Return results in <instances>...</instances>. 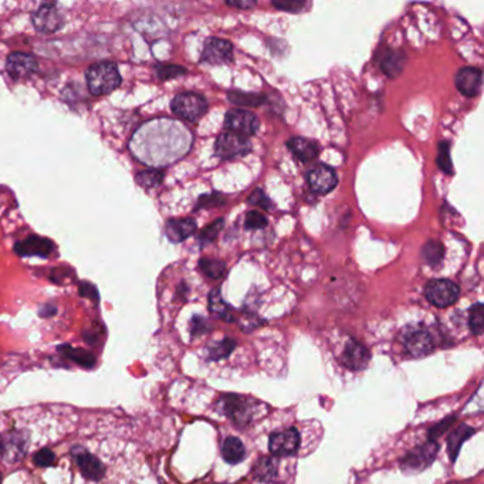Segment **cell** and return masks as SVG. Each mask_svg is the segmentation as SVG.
I'll list each match as a JSON object with an SVG mask.
<instances>
[{
	"label": "cell",
	"instance_id": "obj_27",
	"mask_svg": "<svg viewBox=\"0 0 484 484\" xmlns=\"http://www.w3.org/2000/svg\"><path fill=\"white\" fill-rule=\"evenodd\" d=\"M422 257H424L425 263H428L432 267L441 264V262L445 257L443 244L438 240H429L422 249Z\"/></svg>",
	"mask_w": 484,
	"mask_h": 484
},
{
	"label": "cell",
	"instance_id": "obj_23",
	"mask_svg": "<svg viewBox=\"0 0 484 484\" xmlns=\"http://www.w3.org/2000/svg\"><path fill=\"white\" fill-rule=\"evenodd\" d=\"M475 435V429L469 428L468 425H461L458 426L449 436L448 439V453L452 462H456L458 455L462 449V445L472 436Z\"/></svg>",
	"mask_w": 484,
	"mask_h": 484
},
{
	"label": "cell",
	"instance_id": "obj_45",
	"mask_svg": "<svg viewBox=\"0 0 484 484\" xmlns=\"http://www.w3.org/2000/svg\"><path fill=\"white\" fill-rule=\"evenodd\" d=\"M3 453V443H1V438H0V455Z\"/></svg>",
	"mask_w": 484,
	"mask_h": 484
},
{
	"label": "cell",
	"instance_id": "obj_21",
	"mask_svg": "<svg viewBox=\"0 0 484 484\" xmlns=\"http://www.w3.org/2000/svg\"><path fill=\"white\" fill-rule=\"evenodd\" d=\"M246 456V448L239 438L229 436L222 443V458L229 465L240 463Z\"/></svg>",
	"mask_w": 484,
	"mask_h": 484
},
{
	"label": "cell",
	"instance_id": "obj_26",
	"mask_svg": "<svg viewBox=\"0 0 484 484\" xmlns=\"http://www.w3.org/2000/svg\"><path fill=\"white\" fill-rule=\"evenodd\" d=\"M277 476V463L271 458H262L254 466V478L260 482H273Z\"/></svg>",
	"mask_w": 484,
	"mask_h": 484
},
{
	"label": "cell",
	"instance_id": "obj_31",
	"mask_svg": "<svg viewBox=\"0 0 484 484\" xmlns=\"http://www.w3.org/2000/svg\"><path fill=\"white\" fill-rule=\"evenodd\" d=\"M163 179V172L158 171V169H151V171H144L141 173L136 175V182L145 188V189H151L158 186Z\"/></svg>",
	"mask_w": 484,
	"mask_h": 484
},
{
	"label": "cell",
	"instance_id": "obj_29",
	"mask_svg": "<svg viewBox=\"0 0 484 484\" xmlns=\"http://www.w3.org/2000/svg\"><path fill=\"white\" fill-rule=\"evenodd\" d=\"M235 348H236V341L226 338L223 341H219V343L210 345L208 357H209L210 361H219V360L227 358L233 353Z\"/></svg>",
	"mask_w": 484,
	"mask_h": 484
},
{
	"label": "cell",
	"instance_id": "obj_11",
	"mask_svg": "<svg viewBox=\"0 0 484 484\" xmlns=\"http://www.w3.org/2000/svg\"><path fill=\"white\" fill-rule=\"evenodd\" d=\"M299 446L300 435L294 428L271 434L269 439V449L274 456H290L297 452Z\"/></svg>",
	"mask_w": 484,
	"mask_h": 484
},
{
	"label": "cell",
	"instance_id": "obj_18",
	"mask_svg": "<svg viewBox=\"0 0 484 484\" xmlns=\"http://www.w3.org/2000/svg\"><path fill=\"white\" fill-rule=\"evenodd\" d=\"M14 250L21 256H43V257H45L54 250V244L48 239L31 236V237L26 239L24 242L17 243L14 246Z\"/></svg>",
	"mask_w": 484,
	"mask_h": 484
},
{
	"label": "cell",
	"instance_id": "obj_39",
	"mask_svg": "<svg viewBox=\"0 0 484 484\" xmlns=\"http://www.w3.org/2000/svg\"><path fill=\"white\" fill-rule=\"evenodd\" d=\"M249 202H250L252 205H256V206H259V208H262V209H266V210H269V209L271 208L270 199L263 193L262 189H256V190L250 195Z\"/></svg>",
	"mask_w": 484,
	"mask_h": 484
},
{
	"label": "cell",
	"instance_id": "obj_5",
	"mask_svg": "<svg viewBox=\"0 0 484 484\" xmlns=\"http://www.w3.org/2000/svg\"><path fill=\"white\" fill-rule=\"evenodd\" d=\"M425 296L431 304L439 308L453 306L461 296L459 287L451 280H432L425 287Z\"/></svg>",
	"mask_w": 484,
	"mask_h": 484
},
{
	"label": "cell",
	"instance_id": "obj_7",
	"mask_svg": "<svg viewBox=\"0 0 484 484\" xmlns=\"http://www.w3.org/2000/svg\"><path fill=\"white\" fill-rule=\"evenodd\" d=\"M215 149L217 156H220L222 159H236L249 154L252 145L249 138L227 131L219 135L215 144Z\"/></svg>",
	"mask_w": 484,
	"mask_h": 484
},
{
	"label": "cell",
	"instance_id": "obj_8",
	"mask_svg": "<svg viewBox=\"0 0 484 484\" xmlns=\"http://www.w3.org/2000/svg\"><path fill=\"white\" fill-rule=\"evenodd\" d=\"M33 24L37 31L51 34L58 31L63 24L64 18L61 11L58 10L55 3H44L33 13Z\"/></svg>",
	"mask_w": 484,
	"mask_h": 484
},
{
	"label": "cell",
	"instance_id": "obj_15",
	"mask_svg": "<svg viewBox=\"0 0 484 484\" xmlns=\"http://www.w3.org/2000/svg\"><path fill=\"white\" fill-rule=\"evenodd\" d=\"M37 70V61L33 55L26 53H11L6 61V71L13 80H23L30 77Z\"/></svg>",
	"mask_w": 484,
	"mask_h": 484
},
{
	"label": "cell",
	"instance_id": "obj_46",
	"mask_svg": "<svg viewBox=\"0 0 484 484\" xmlns=\"http://www.w3.org/2000/svg\"><path fill=\"white\" fill-rule=\"evenodd\" d=\"M0 482H1V475H0Z\"/></svg>",
	"mask_w": 484,
	"mask_h": 484
},
{
	"label": "cell",
	"instance_id": "obj_35",
	"mask_svg": "<svg viewBox=\"0 0 484 484\" xmlns=\"http://www.w3.org/2000/svg\"><path fill=\"white\" fill-rule=\"evenodd\" d=\"M223 226H225V220L219 219V220L213 222L212 225H209L208 227H205V230H203L202 235H200V242H202L203 244H205V243L213 242V240L217 237V235L220 233V230L223 229Z\"/></svg>",
	"mask_w": 484,
	"mask_h": 484
},
{
	"label": "cell",
	"instance_id": "obj_17",
	"mask_svg": "<svg viewBox=\"0 0 484 484\" xmlns=\"http://www.w3.org/2000/svg\"><path fill=\"white\" fill-rule=\"evenodd\" d=\"M483 72L475 67H465L456 75V87L466 97H475L482 87Z\"/></svg>",
	"mask_w": 484,
	"mask_h": 484
},
{
	"label": "cell",
	"instance_id": "obj_14",
	"mask_svg": "<svg viewBox=\"0 0 484 484\" xmlns=\"http://www.w3.org/2000/svg\"><path fill=\"white\" fill-rule=\"evenodd\" d=\"M307 181H308L310 188L316 193H320V195L331 192L337 186V182H338L334 169L330 168L328 165H317V166H314L308 172Z\"/></svg>",
	"mask_w": 484,
	"mask_h": 484
},
{
	"label": "cell",
	"instance_id": "obj_38",
	"mask_svg": "<svg viewBox=\"0 0 484 484\" xmlns=\"http://www.w3.org/2000/svg\"><path fill=\"white\" fill-rule=\"evenodd\" d=\"M273 6L290 13H299L301 11L307 3L306 1H300V0H291V1H273Z\"/></svg>",
	"mask_w": 484,
	"mask_h": 484
},
{
	"label": "cell",
	"instance_id": "obj_30",
	"mask_svg": "<svg viewBox=\"0 0 484 484\" xmlns=\"http://www.w3.org/2000/svg\"><path fill=\"white\" fill-rule=\"evenodd\" d=\"M469 327L473 335H482L484 328V307L482 303L475 304L469 314Z\"/></svg>",
	"mask_w": 484,
	"mask_h": 484
},
{
	"label": "cell",
	"instance_id": "obj_19",
	"mask_svg": "<svg viewBox=\"0 0 484 484\" xmlns=\"http://www.w3.org/2000/svg\"><path fill=\"white\" fill-rule=\"evenodd\" d=\"M196 230V222L193 219H172L166 222L165 233L172 243H179L192 236Z\"/></svg>",
	"mask_w": 484,
	"mask_h": 484
},
{
	"label": "cell",
	"instance_id": "obj_3",
	"mask_svg": "<svg viewBox=\"0 0 484 484\" xmlns=\"http://www.w3.org/2000/svg\"><path fill=\"white\" fill-rule=\"evenodd\" d=\"M256 404L257 402H253L244 397L223 395L217 402V408L236 425L246 426L252 422L254 416V409L257 407Z\"/></svg>",
	"mask_w": 484,
	"mask_h": 484
},
{
	"label": "cell",
	"instance_id": "obj_40",
	"mask_svg": "<svg viewBox=\"0 0 484 484\" xmlns=\"http://www.w3.org/2000/svg\"><path fill=\"white\" fill-rule=\"evenodd\" d=\"M456 419L455 418H449V419H446V421H443L442 424H439V425H436L434 429H431V432H429V441H434V442H436V439L446 431V429H449L451 428V425L455 422Z\"/></svg>",
	"mask_w": 484,
	"mask_h": 484
},
{
	"label": "cell",
	"instance_id": "obj_33",
	"mask_svg": "<svg viewBox=\"0 0 484 484\" xmlns=\"http://www.w3.org/2000/svg\"><path fill=\"white\" fill-rule=\"evenodd\" d=\"M439 152H438V165L442 168V171L448 175L453 173V165L449 154V144L446 141H442L439 144Z\"/></svg>",
	"mask_w": 484,
	"mask_h": 484
},
{
	"label": "cell",
	"instance_id": "obj_25",
	"mask_svg": "<svg viewBox=\"0 0 484 484\" xmlns=\"http://www.w3.org/2000/svg\"><path fill=\"white\" fill-rule=\"evenodd\" d=\"M209 310L213 316H216L217 318L220 320H225V321H235V317L232 314V310L230 307L225 303L222 294H220V290L219 289H215L210 291L209 294Z\"/></svg>",
	"mask_w": 484,
	"mask_h": 484
},
{
	"label": "cell",
	"instance_id": "obj_12",
	"mask_svg": "<svg viewBox=\"0 0 484 484\" xmlns=\"http://www.w3.org/2000/svg\"><path fill=\"white\" fill-rule=\"evenodd\" d=\"M72 456L80 468L81 475L92 482H100L105 475V466L98 461L97 456L87 452L84 448H74Z\"/></svg>",
	"mask_w": 484,
	"mask_h": 484
},
{
	"label": "cell",
	"instance_id": "obj_2",
	"mask_svg": "<svg viewBox=\"0 0 484 484\" xmlns=\"http://www.w3.org/2000/svg\"><path fill=\"white\" fill-rule=\"evenodd\" d=\"M88 90L92 95H104L112 92L121 84V75L117 64L101 61L92 64L85 74Z\"/></svg>",
	"mask_w": 484,
	"mask_h": 484
},
{
	"label": "cell",
	"instance_id": "obj_41",
	"mask_svg": "<svg viewBox=\"0 0 484 484\" xmlns=\"http://www.w3.org/2000/svg\"><path fill=\"white\" fill-rule=\"evenodd\" d=\"M210 330V327H209V324H208V321L205 320V318H202V317H195L193 320H192V335L193 337H196V335H199V334H205V333H208Z\"/></svg>",
	"mask_w": 484,
	"mask_h": 484
},
{
	"label": "cell",
	"instance_id": "obj_44",
	"mask_svg": "<svg viewBox=\"0 0 484 484\" xmlns=\"http://www.w3.org/2000/svg\"><path fill=\"white\" fill-rule=\"evenodd\" d=\"M50 307H51V306H44V307L40 310V316H41V317H50V316H53V314L55 313V308L53 307V308L50 310Z\"/></svg>",
	"mask_w": 484,
	"mask_h": 484
},
{
	"label": "cell",
	"instance_id": "obj_24",
	"mask_svg": "<svg viewBox=\"0 0 484 484\" xmlns=\"http://www.w3.org/2000/svg\"><path fill=\"white\" fill-rule=\"evenodd\" d=\"M58 353L63 354V357H65L67 360H70V361H72V362L84 367V368L91 370L95 365V357L85 350L74 348L71 345H61V347H58Z\"/></svg>",
	"mask_w": 484,
	"mask_h": 484
},
{
	"label": "cell",
	"instance_id": "obj_9",
	"mask_svg": "<svg viewBox=\"0 0 484 484\" xmlns=\"http://www.w3.org/2000/svg\"><path fill=\"white\" fill-rule=\"evenodd\" d=\"M225 125L230 132H235L242 136H252L259 129V119L257 117L244 109H232L226 114Z\"/></svg>",
	"mask_w": 484,
	"mask_h": 484
},
{
	"label": "cell",
	"instance_id": "obj_4",
	"mask_svg": "<svg viewBox=\"0 0 484 484\" xmlns=\"http://www.w3.org/2000/svg\"><path fill=\"white\" fill-rule=\"evenodd\" d=\"M171 108L179 118L195 122L206 114L208 101L203 95L196 92H181L172 100Z\"/></svg>",
	"mask_w": 484,
	"mask_h": 484
},
{
	"label": "cell",
	"instance_id": "obj_6",
	"mask_svg": "<svg viewBox=\"0 0 484 484\" xmlns=\"http://www.w3.org/2000/svg\"><path fill=\"white\" fill-rule=\"evenodd\" d=\"M438 445L434 441H429L428 443L415 448L414 451H411L401 462V468L404 472L407 473H421L424 472L426 468H429L432 465V462L435 461L436 455H438Z\"/></svg>",
	"mask_w": 484,
	"mask_h": 484
},
{
	"label": "cell",
	"instance_id": "obj_42",
	"mask_svg": "<svg viewBox=\"0 0 484 484\" xmlns=\"http://www.w3.org/2000/svg\"><path fill=\"white\" fill-rule=\"evenodd\" d=\"M80 294H81L82 297L90 299V300L98 301V291H97V289H95L92 284H90V283H82V284H80Z\"/></svg>",
	"mask_w": 484,
	"mask_h": 484
},
{
	"label": "cell",
	"instance_id": "obj_43",
	"mask_svg": "<svg viewBox=\"0 0 484 484\" xmlns=\"http://www.w3.org/2000/svg\"><path fill=\"white\" fill-rule=\"evenodd\" d=\"M227 6H232V7H237V9H242V10H246V9H253L256 6V1L254 0H227L226 1Z\"/></svg>",
	"mask_w": 484,
	"mask_h": 484
},
{
	"label": "cell",
	"instance_id": "obj_1",
	"mask_svg": "<svg viewBox=\"0 0 484 484\" xmlns=\"http://www.w3.org/2000/svg\"><path fill=\"white\" fill-rule=\"evenodd\" d=\"M192 146V132L179 121L155 118L141 125L129 141L131 154L142 163L161 168L185 156Z\"/></svg>",
	"mask_w": 484,
	"mask_h": 484
},
{
	"label": "cell",
	"instance_id": "obj_16",
	"mask_svg": "<svg viewBox=\"0 0 484 484\" xmlns=\"http://www.w3.org/2000/svg\"><path fill=\"white\" fill-rule=\"evenodd\" d=\"M341 362L351 371H361L370 362V351L358 341H348L341 355Z\"/></svg>",
	"mask_w": 484,
	"mask_h": 484
},
{
	"label": "cell",
	"instance_id": "obj_28",
	"mask_svg": "<svg viewBox=\"0 0 484 484\" xmlns=\"http://www.w3.org/2000/svg\"><path fill=\"white\" fill-rule=\"evenodd\" d=\"M199 267L209 279H213V280H220L226 276V264L220 260L200 259Z\"/></svg>",
	"mask_w": 484,
	"mask_h": 484
},
{
	"label": "cell",
	"instance_id": "obj_10",
	"mask_svg": "<svg viewBox=\"0 0 484 484\" xmlns=\"http://www.w3.org/2000/svg\"><path fill=\"white\" fill-rule=\"evenodd\" d=\"M405 351L414 358H422L429 355L435 350L431 334L424 328L408 330L404 335Z\"/></svg>",
	"mask_w": 484,
	"mask_h": 484
},
{
	"label": "cell",
	"instance_id": "obj_13",
	"mask_svg": "<svg viewBox=\"0 0 484 484\" xmlns=\"http://www.w3.org/2000/svg\"><path fill=\"white\" fill-rule=\"evenodd\" d=\"M233 57L232 43L219 37H212L206 41L200 60L208 64H222L230 61Z\"/></svg>",
	"mask_w": 484,
	"mask_h": 484
},
{
	"label": "cell",
	"instance_id": "obj_36",
	"mask_svg": "<svg viewBox=\"0 0 484 484\" xmlns=\"http://www.w3.org/2000/svg\"><path fill=\"white\" fill-rule=\"evenodd\" d=\"M54 461H55L54 452L50 451V449H45V448L41 449V451H38V452L34 455V458H33L34 465L38 466V468H48V466H51V465L54 463Z\"/></svg>",
	"mask_w": 484,
	"mask_h": 484
},
{
	"label": "cell",
	"instance_id": "obj_34",
	"mask_svg": "<svg viewBox=\"0 0 484 484\" xmlns=\"http://www.w3.org/2000/svg\"><path fill=\"white\" fill-rule=\"evenodd\" d=\"M267 226V219L257 210H252L246 215L244 227L249 230H260Z\"/></svg>",
	"mask_w": 484,
	"mask_h": 484
},
{
	"label": "cell",
	"instance_id": "obj_20",
	"mask_svg": "<svg viewBox=\"0 0 484 484\" xmlns=\"http://www.w3.org/2000/svg\"><path fill=\"white\" fill-rule=\"evenodd\" d=\"M287 145H289V149L293 152V155L299 158L301 162H311L317 159L320 154L318 145L314 141L307 139V138L294 136L287 142Z\"/></svg>",
	"mask_w": 484,
	"mask_h": 484
},
{
	"label": "cell",
	"instance_id": "obj_32",
	"mask_svg": "<svg viewBox=\"0 0 484 484\" xmlns=\"http://www.w3.org/2000/svg\"><path fill=\"white\" fill-rule=\"evenodd\" d=\"M227 97H229V100L233 104H237V105H260L264 101V98L260 97V95H256V94H242V92H237V91L229 92Z\"/></svg>",
	"mask_w": 484,
	"mask_h": 484
},
{
	"label": "cell",
	"instance_id": "obj_37",
	"mask_svg": "<svg viewBox=\"0 0 484 484\" xmlns=\"http://www.w3.org/2000/svg\"><path fill=\"white\" fill-rule=\"evenodd\" d=\"M156 72H158V77L161 80H169V78L185 74L186 70L183 67H179V65H159L156 68Z\"/></svg>",
	"mask_w": 484,
	"mask_h": 484
},
{
	"label": "cell",
	"instance_id": "obj_22",
	"mask_svg": "<svg viewBox=\"0 0 484 484\" xmlns=\"http://www.w3.org/2000/svg\"><path fill=\"white\" fill-rule=\"evenodd\" d=\"M378 60H380V64H381V70H384L387 75L397 77L402 71L404 63H405L407 58L399 51L384 50L382 54L378 55Z\"/></svg>",
	"mask_w": 484,
	"mask_h": 484
}]
</instances>
